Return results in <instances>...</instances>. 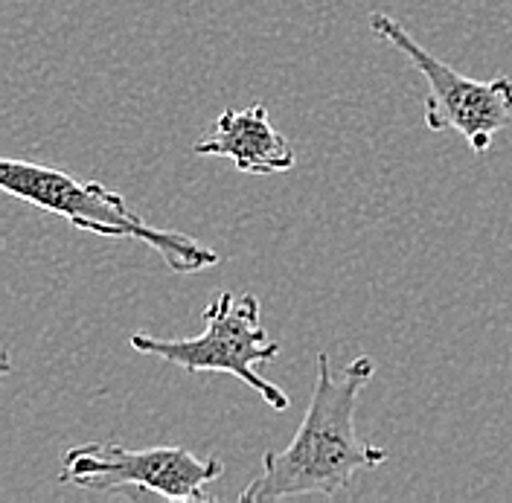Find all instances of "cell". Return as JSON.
Returning a JSON list of instances; mask_svg holds the SVG:
<instances>
[{"label": "cell", "instance_id": "obj_1", "mask_svg": "<svg viewBox=\"0 0 512 503\" xmlns=\"http://www.w3.org/2000/svg\"><path fill=\"white\" fill-rule=\"evenodd\" d=\"M376 376V361L358 355L344 367V376H332L329 355L318 352V378L312 387L309 410L280 451L262 454V474L242 489V503H265L297 495H338L355 472L376 469L387 451L358 437L355 413L367 381Z\"/></svg>", "mask_w": 512, "mask_h": 503}, {"label": "cell", "instance_id": "obj_2", "mask_svg": "<svg viewBox=\"0 0 512 503\" xmlns=\"http://www.w3.org/2000/svg\"><path fill=\"white\" fill-rule=\"evenodd\" d=\"M0 189L15 195L32 207L70 221L76 230L94 233L102 239H137L160 253V259L175 274H195L219 265V253L187 233L163 230L134 213L126 198L99 181H76L62 169L27 163V160H3L0 163Z\"/></svg>", "mask_w": 512, "mask_h": 503}, {"label": "cell", "instance_id": "obj_3", "mask_svg": "<svg viewBox=\"0 0 512 503\" xmlns=\"http://www.w3.org/2000/svg\"><path fill=\"white\" fill-rule=\"evenodd\" d=\"M259 300L254 294H230L219 291V297L204 309V332L192 338L163 341L152 335H131V349L143 355L163 358L187 373H227L242 378L256 390L271 410H288L291 399L274 381L259 376L256 367L274 361L280 355V344L268 338L259 323Z\"/></svg>", "mask_w": 512, "mask_h": 503}, {"label": "cell", "instance_id": "obj_4", "mask_svg": "<svg viewBox=\"0 0 512 503\" xmlns=\"http://www.w3.org/2000/svg\"><path fill=\"white\" fill-rule=\"evenodd\" d=\"M370 30L396 50H402L416 70L428 82V99H425V126L431 131H454L460 134L472 152H489L492 140L501 128L512 123V79L498 76L489 82L469 79L457 73L451 64L431 56L419 41L411 38L396 18L373 12Z\"/></svg>", "mask_w": 512, "mask_h": 503}, {"label": "cell", "instance_id": "obj_5", "mask_svg": "<svg viewBox=\"0 0 512 503\" xmlns=\"http://www.w3.org/2000/svg\"><path fill=\"white\" fill-rule=\"evenodd\" d=\"M224 463L195 457L178 445L126 448L123 442H85L67 448L62 457V483H73L91 492L140 489L166 501H207L204 486L219 480Z\"/></svg>", "mask_w": 512, "mask_h": 503}, {"label": "cell", "instance_id": "obj_6", "mask_svg": "<svg viewBox=\"0 0 512 503\" xmlns=\"http://www.w3.org/2000/svg\"><path fill=\"white\" fill-rule=\"evenodd\" d=\"M195 155L230 160L245 175H283L297 163L291 143L271 126L262 102L224 108L213 134L195 143Z\"/></svg>", "mask_w": 512, "mask_h": 503}]
</instances>
